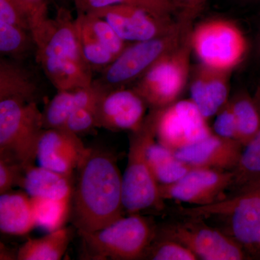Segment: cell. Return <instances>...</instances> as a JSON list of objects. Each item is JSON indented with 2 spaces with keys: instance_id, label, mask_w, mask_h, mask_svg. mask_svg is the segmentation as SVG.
Here are the masks:
<instances>
[{
  "instance_id": "7",
  "label": "cell",
  "mask_w": 260,
  "mask_h": 260,
  "mask_svg": "<svg viewBox=\"0 0 260 260\" xmlns=\"http://www.w3.org/2000/svg\"><path fill=\"white\" fill-rule=\"evenodd\" d=\"M191 29L184 28L180 24L177 30L167 35L130 43L93 83L107 92L138 81L162 56L177 47Z\"/></svg>"
},
{
  "instance_id": "39",
  "label": "cell",
  "mask_w": 260,
  "mask_h": 260,
  "mask_svg": "<svg viewBox=\"0 0 260 260\" xmlns=\"http://www.w3.org/2000/svg\"><path fill=\"white\" fill-rule=\"evenodd\" d=\"M256 51H257L258 56L260 57V34L258 37L257 46H256Z\"/></svg>"
},
{
  "instance_id": "26",
  "label": "cell",
  "mask_w": 260,
  "mask_h": 260,
  "mask_svg": "<svg viewBox=\"0 0 260 260\" xmlns=\"http://www.w3.org/2000/svg\"><path fill=\"white\" fill-rule=\"evenodd\" d=\"M254 102L259 111L260 119V83L256 87L254 95ZM235 183L246 186L254 184L260 179V121L259 127L254 139L246 147L236 170Z\"/></svg>"
},
{
  "instance_id": "29",
  "label": "cell",
  "mask_w": 260,
  "mask_h": 260,
  "mask_svg": "<svg viewBox=\"0 0 260 260\" xmlns=\"http://www.w3.org/2000/svg\"><path fill=\"white\" fill-rule=\"evenodd\" d=\"M82 52L92 70L102 71L115 60L116 56L98 42L78 18L75 19Z\"/></svg>"
},
{
  "instance_id": "27",
  "label": "cell",
  "mask_w": 260,
  "mask_h": 260,
  "mask_svg": "<svg viewBox=\"0 0 260 260\" xmlns=\"http://www.w3.org/2000/svg\"><path fill=\"white\" fill-rule=\"evenodd\" d=\"M36 44L31 31L21 27L0 22V52L14 60L26 57Z\"/></svg>"
},
{
  "instance_id": "34",
  "label": "cell",
  "mask_w": 260,
  "mask_h": 260,
  "mask_svg": "<svg viewBox=\"0 0 260 260\" xmlns=\"http://www.w3.org/2000/svg\"><path fill=\"white\" fill-rule=\"evenodd\" d=\"M213 131L215 135L222 138L238 140L237 119L230 100L217 113Z\"/></svg>"
},
{
  "instance_id": "4",
  "label": "cell",
  "mask_w": 260,
  "mask_h": 260,
  "mask_svg": "<svg viewBox=\"0 0 260 260\" xmlns=\"http://www.w3.org/2000/svg\"><path fill=\"white\" fill-rule=\"evenodd\" d=\"M155 139V111L151 109L143 125L130 133L127 164L122 176L123 205L130 214L162 207L159 184L147 157L149 145Z\"/></svg>"
},
{
  "instance_id": "32",
  "label": "cell",
  "mask_w": 260,
  "mask_h": 260,
  "mask_svg": "<svg viewBox=\"0 0 260 260\" xmlns=\"http://www.w3.org/2000/svg\"><path fill=\"white\" fill-rule=\"evenodd\" d=\"M0 22L31 31V20L19 0H0Z\"/></svg>"
},
{
  "instance_id": "35",
  "label": "cell",
  "mask_w": 260,
  "mask_h": 260,
  "mask_svg": "<svg viewBox=\"0 0 260 260\" xmlns=\"http://www.w3.org/2000/svg\"><path fill=\"white\" fill-rule=\"evenodd\" d=\"M25 169L18 162L0 158V194L11 191L14 186H20Z\"/></svg>"
},
{
  "instance_id": "9",
  "label": "cell",
  "mask_w": 260,
  "mask_h": 260,
  "mask_svg": "<svg viewBox=\"0 0 260 260\" xmlns=\"http://www.w3.org/2000/svg\"><path fill=\"white\" fill-rule=\"evenodd\" d=\"M191 218L223 215L230 218L233 237L240 244L260 247V188H244L232 199L220 200L204 206L181 210Z\"/></svg>"
},
{
  "instance_id": "6",
  "label": "cell",
  "mask_w": 260,
  "mask_h": 260,
  "mask_svg": "<svg viewBox=\"0 0 260 260\" xmlns=\"http://www.w3.org/2000/svg\"><path fill=\"white\" fill-rule=\"evenodd\" d=\"M191 30L177 47L158 59L133 87L150 109H164L177 102L189 81Z\"/></svg>"
},
{
  "instance_id": "21",
  "label": "cell",
  "mask_w": 260,
  "mask_h": 260,
  "mask_svg": "<svg viewBox=\"0 0 260 260\" xmlns=\"http://www.w3.org/2000/svg\"><path fill=\"white\" fill-rule=\"evenodd\" d=\"M37 82L25 67L14 59L0 60V100L15 99L36 102Z\"/></svg>"
},
{
  "instance_id": "33",
  "label": "cell",
  "mask_w": 260,
  "mask_h": 260,
  "mask_svg": "<svg viewBox=\"0 0 260 260\" xmlns=\"http://www.w3.org/2000/svg\"><path fill=\"white\" fill-rule=\"evenodd\" d=\"M97 106L80 107L72 113L63 129L79 135L96 126Z\"/></svg>"
},
{
  "instance_id": "18",
  "label": "cell",
  "mask_w": 260,
  "mask_h": 260,
  "mask_svg": "<svg viewBox=\"0 0 260 260\" xmlns=\"http://www.w3.org/2000/svg\"><path fill=\"white\" fill-rule=\"evenodd\" d=\"M103 92L96 85L58 90L43 112L44 129H63L72 113L80 107L96 106Z\"/></svg>"
},
{
  "instance_id": "16",
  "label": "cell",
  "mask_w": 260,
  "mask_h": 260,
  "mask_svg": "<svg viewBox=\"0 0 260 260\" xmlns=\"http://www.w3.org/2000/svg\"><path fill=\"white\" fill-rule=\"evenodd\" d=\"M232 73L200 62L191 67L189 76L190 99L205 119L216 115L230 100Z\"/></svg>"
},
{
  "instance_id": "17",
  "label": "cell",
  "mask_w": 260,
  "mask_h": 260,
  "mask_svg": "<svg viewBox=\"0 0 260 260\" xmlns=\"http://www.w3.org/2000/svg\"><path fill=\"white\" fill-rule=\"evenodd\" d=\"M244 148L239 140L222 138L213 133L204 139L174 152L178 158L193 167L235 171Z\"/></svg>"
},
{
  "instance_id": "28",
  "label": "cell",
  "mask_w": 260,
  "mask_h": 260,
  "mask_svg": "<svg viewBox=\"0 0 260 260\" xmlns=\"http://www.w3.org/2000/svg\"><path fill=\"white\" fill-rule=\"evenodd\" d=\"M77 18L86 27L98 42L116 57L130 44L123 40L112 25L104 19L87 13L78 14Z\"/></svg>"
},
{
  "instance_id": "12",
  "label": "cell",
  "mask_w": 260,
  "mask_h": 260,
  "mask_svg": "<svg viewBox=\"0 0 260 260\" xmlns=\"http://www.w3.org/2000/svg\"><path fill=\"white\" fill-rule=\"evenodd\" d=\"M87 13L104 19L125 42L134 43L167 35L180 23L172 18L156 16L146 10L125 5H114Z\"/></svg>"
},
{
  "instance_id": "11",
  "label": "cell",
  "mask_w": 260,
  "mask_h": 260,
  "mask_svg": "<svg viewBox=\"0 0 260 260\" xmlns=\"http://www.w3.org/2000/svg\"><path fill=\"white\" fill-rule=\"evenodd\" d=\"M191 221L164 228L158 235L181 243L205 260H242L245 254L241 244L216 229L192 218Z\"/></svg>"
},
{
  "instance_id": "22",
  "label": "cell",
  "mask_w": 260,
  "mask_h": 260,
  "mask_svg": "<svg viewBox=\"0 0 260 260\" xmlns=\"http://www.w3.org/2000/svg\"><path fill=\"white\" fill-rule=\"evenodd\" d=\"M73 229L62 227L44 237L28 240L17 254L18 260H59L64 256L72 240Z\"/></svg>"
},
{
  "instance_id": "31",
  "label": "cell",
  "mask_w": 260,
  "mask_h": 260,
  "mask_svg": "<svg viewBox=\"0 0 260 260\" xmlns=\"http://www.w3.org/2000/svg\"><path fill=\"white\" fill-rule=\"evenodd\" d=\"M114 5L136 7L162 18H172V15L176 13L175 5L173 0H88L85 13Z\"/></svg>"
},
{
  "instance_id": "13",
  "label": "cell",
  "mask_w": 260,
  "mask_h": 260,
  "mask_svg": "<svg viewBox=\"0 0 260 260\" xmlns=\"http://www.w3.org/2000/svg\"><path fill=\"white\" fill-rule=\"evenodd\" d=\"M234 171L194 168L179 181L160 184L162 200H174L204 206L217 203L229 186L235 184Z\"/></svg>"
},
{
  "instance_id": "3",
  "label": "cell",
  "mask_w": 260,
  "mask_h": 260,
  "mask_svg": "<svg viewBox=\"0 0 260 260\" xmlns=\"http://www.w3.org/2000/svg\"><path fill=\"white\" fill-rule=\"evenodd\" d=\"M156 229L137 213L121 217L107 226L90 233H80L83 259H143Z\"/></svg>"
},
{
  "instance_id": "25",
  "label": "cell",
  "mask_w": 260,
  "mask_h": 260,
  "mask_svg": "<svg viewBox=\"0 0 260 260\" xmlns=\"http://www.w3.org/2000/svg\"><path fill=\"white\" fill-rule=\"evenodd\" d=\"M230 102L237 119L238 140L246 147L259 130V111L254 97L245 91L238 93Z\"/></svg>"
},
{
  "instance_id": "36",
  "label": "cell",
  "mask_w": 260,
  "mask_h": 260,
  "mask_svg": "<svg viewBox=\"0 0 260 260\" xmlns=\"http://www.w3.org/2000/svg\"><path fill=\"white\" fill-rule=\"evenodd\" d=\"M177 14V21L183 28H193V22L199 16L208 0H173Z\"/></svg>"
},
{
  "instance_id": "37",
  "label": "cell",
  "mask_w": 260,
  "mask_h": 260,
  "mask_svg": "<svg viewBox=\"0 0 260 260\" xmlns=\"http://www.w3.org/2000/svg\"><path fill=\"white\" fill-rule=\"evenodd\" d=\"M31 20V30L48 18L47 0H19Z\"/></svg>"
},
{
  "instance_id": "1",
  "label": "cell",
  "mask_w": 260,
  "mask_h": 260,
  "mask_svg": "<svg viewBox=\"0 0 260 260\" xmlns=\"http://www.w3.org/2000/svg\"><path fill=\"white\" fill-rule=\"evenodd\" d=\"M78 170L71 212L78 234L95 232L123 217L122 176L114 154L88 148Z\"/></svg>"
},
{
  "instance_id": "14",
  "label": "cell",
  "mask_w": 260,
  "mask_h": 260,
  "mask_svg": "<svg viewBox=\"0 0 260 260\" xmlns=\"http://www.w3.org/2000/svg\"><path fill=\"white\" fill-rule=\"evenodd\" d=\"M148 107L133 88L104 92L98 103L96 126L111 131H136L143 125Z\"/></svg>"
},
{
  "instance_id": "20",
  "label": "cell",
  "mask_w": 260,
  "mask_h": 260,
  "mask_svg": "<svg viewBox=\"0 0 260 260\" xmlns=\"http://www.w3.org/2000/svg\"><path fill=\"white\" fill-rule=\"evenodd\" d=\"M20 186L30 197L62 199L73 196L72 177L43 167L30 166L25 169Z\"/></svg>"
},
{
  "instance_id": "38",
  "label": "cell",
  "mask_w": 260,
  "mask_h": 260,
  "mask_svg": "<svg viewBox=\"0 0 260 260\" xmlns=\"http://www.w3.org/2000/svg\"><path fill=\"white\" fill-rule=\"evenodd\" d=\"M88 0H74L77 9H78V14L85 13V7Z\"/></svg>"
},
{
  "instance_id": "40",
  "label": "cell",
  "mask_w": 260,
  "mask_h": 260,
  "mask_svg": "<svg viewBox=\"0 0 260 260\" xmlns=\"http://www.w3.org/2000/svg\"><path fill=\"white\" fill-rule=\"evenodd\" d=\"M256 186V187L260 188V179L259 181H256V182L254 183V184H251V185H249L248 186ZM248 186H246V187H248Z\"/></svg>"
},
{
  "instance_id": "2",
  "label": "cell",
  "mask_w": 260,
  "mask_h": 260,
  "mask_svg": "<svg viewBox=\"0 0 260 260\" xmlns=\"http://www.w3.org/2000/svg\"><path fill=\"white\" fill-rule=\"evenodd\" d=\"M31 34L37 61L57 90L93 84V70L84 58L76 22L69 10L59 8L55 18H48Z\"/></svg>"
},
{
  "instance_id": "15",
  "label": "cell",
  "mask_w": 260,
  "mask_h": 260,
  "mask_svg": "<svg viewBox=\"0 0 260 260\" xmlns=\"http://www.w3.org/2000/svg\"><path fill=\"white\" fill-rule=\"evenodd\" d=\"M88 148L79 135L68 130L44 129L38 144L37 159L43 167L73 177Z\"/></svg>"
},
{
  "instance_id": "24",
  "label": "cell",
  "mask_w": 260,
  "mask_h": 260,
  "mask_svg": "<svg viewBox=\"0 0 260 260\" xmlns=\"http://www.w3.org/2000/svg\"><path fill=\"white\" fill-rule=\"evenodd\" d=\"M37 226L48 232L64 227L71 213L73 196L62 199L30 197Z\"/></svg>"
},
{
  "instance_id": "8",
  "label": "cell",
  "mask_w": 260,
  "mask_h": 260,
  "mask_svg": "<svg viewBox=\"0 0 260 260\" xmlns=\"http://www.w3.org/2000/svg\"><path fill=\"white\" fill-rule=\"evenodd\" d=\"M190 44L200 63L228 71L242 62L249 49L242 29L225 18L209 19L191 28Z\"/></svg>"
},
{
  "instance_id": "5",
  "label": "cell",
  "mask_w": 260,
  "mask_h": 260,
  "mask_svg": "<svg viewBox=\"0 0 260 260\" xmlns=\"http://www.w3.org/2000/svg\"><path fill=\"white\" fill-rule=\"evenodd\" d=\"M43 112L37 102L0 100V158L28 168L37 159Z\"/></svg>"
},
{
  "instance_id": "23",
  "label": "cell",
  "mask_w": 260,
  "mask_h": 260,
  "mask_svg": "<svg viewBox=\"0 0 260 260\" xmlns=\"http://www.w3.org/2000/svg\"><path fill=\"white\" fill-rule=\"evenodd\" d=\"M147 157L159 185L176 182L195 168L178 158L174 150L160 144L156 139L149 145Z\"/></svg>"
},
{
  "instance_id": "19",
  "label": "cell",
  "mask_w": 260,
  "mask_h": 260,
  "mask_svg": "<svg viewBox=\"0 0 260 260\" xmlns=\"http://www.w3.org/2000/svg\"><path fill=\"white\" fill-rule=\"evenodd\" d=\"M37 226L30 196L11 191L0 196V230L13 236H24Z\"/></svg>"
},
{
  "instance_id": "30",
  "label": "cell",
  "mask_w": 260,
  "mask_h": 260,
  "mask_svg": "<svg viewBox=\"0 0 260 260\" xmlns=\"http://www.w3.org/2000/svg\"><path fill=\"white\" fill-rule=\"evenodd\" d=\"M143 259L153 260H197L199 258L194 252L181 243L155 233Z\"/></svg>"
},
{
  "instance_id": "10",
  "label": "cell",
  "mask_w": 260,
  "mask_h": 260,
  "mask_svg": "<svg viewBox=\"0 0 260 260\" xmlns=\"http://www.w3.org/2000/svg\"><path fill=\"white\" fill-rule=\"evenodd\" d=\"M155 111V137L160 144L177 151L213 133L205 116L191 99L178 100Z\"/></svg>"
}]
</instances>
